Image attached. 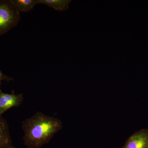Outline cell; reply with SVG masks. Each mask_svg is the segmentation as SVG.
Masks as SVG:
<instances>
[{
  "label": "cell",
  "mask_w": 148,
  "mask_h": 148,
  "mask_svg": "<svg viewBox=\"0 0 148 148\" xmlns=\"http://www.w3.org/2000/svg\"><path fill=\"white\" fill-rule=\"evenodd\" d=\"M14 79L11 77L8 76L6 75H5L0 70V92H1V86L2 85V82L3 81H5L7 82L11 81H13Z\"/></svg>",
  "instance_id": "cell-8"
},
{
  "label": "cell",
  "mask_w": 148,
  "mask_h": 148,
  "mask_svg": "<svg viewBox=\"0 0 148 148\" xmlns=\"http://www.w3.org/2000/svg\"><path fill=\"white\" fill-rule=\"evenodd\" d=\"M19 13L32 10L38 4V0H10Z\"/></svg>",
  "instance_id": "cell-6"
},
{
  "label": "cell",
  "mask_w": 148,
  "mask_h": 148,
  "mask_svg": "<svg viewBox=\"0 0 148 148\" xmlns=\"http://www.w3.org/2000/svg\"><path fill=\"white\" fill-rule=\"evenodd\" d=\"M71 1L69 0H38V4L45 5L59 11H64L68 8Z\"/></svg>",
  "instance_id": "cell-7"
},
{
  "label": "cell",
  "mask_w": 148,
  "mask_h": 148,
  "mask_svg": "<svg viewBox=\"0 0 148 148\" xmlns=\"http://www.w3.org/2000/svg\"><path fill=\"white\" fill-rule=\"evenodd\" d=\"M63 127L58 119L37 112L22 121L23 140L28 148H40L48 144Z\"/></svg>",
  "instance_id": "cell-1"
},
{
  "label": "cell",
  "mask_w": 148,
  "mask_h": 148,
  "mask_svg": "<svg viewBox=\"0 0 148 148\" xmlns=\"http://www.w3.org/2000/svg\"><path fill=\"white\" fill-rule=\"evenodd\" d=\"M20 19L19 13L10 0L0 1V36L16 27Z\"/></svg>",
  "instance_id": "cell-2"
},
{
  "label": "cell",
  "mask_w": 148,
  "mask_h": 148,
  "mask_svg": "<svg viewBox=\"0 0 148 148\" xmlns=\"http://www.w3.org/2000/svg\"><path fill=\"white\" fill-rule=\"evenodd\" d=\"M23 100L22 93L16 94L13 90H12L11 93L0 92V117L9 109L20 106Z\"/></svg>",
  "instance_id": "cell-3"
},
{
  "label": "cell",
  "mask_w": 148,
  "mask_h": 148,
  "mask_svg": "<svg viewBox=\"0 0 148 148\" xmlns=\"http://www.w3.org/2000/svg\"><path fill=\"white\" fill-rule=\"evenodd\" d=\"M10 148H16V147H14V146L13 145L12 146V147H11Z\"/></svg>",
  "instance_id": "cell-9"
},
{
  "label": "cell",
  "mask_w": 148,
  "mask_h": 148,
  "mask_svg": "<svg viewBox=\"0 0 148 148\" xmlns=\"http://www.w3.org/2000/svg\"><path fill=\"white\" fill-rule=\"evenodd\" d=\"M12 141L8 123L3 116L0 117V148H10Z\"/></svg>",
  "instance_id": "cell-5"
},
{
  "label": "cell",
  "mask_w": 148,
  "mask_h": 148,
  "mask_svg": "<svg viewBox=\"0 0 148 148\" xmlns=\"http://www.w3.org/2000/svg\"><path fill=\"white\" fill-rule=\"evenodd\" d=\"M122 148H148V129H142L131 135Z\"/></svg>",
  "instance_id": "cell-4"
}]
</instances>
